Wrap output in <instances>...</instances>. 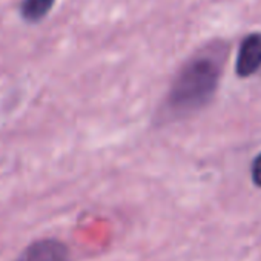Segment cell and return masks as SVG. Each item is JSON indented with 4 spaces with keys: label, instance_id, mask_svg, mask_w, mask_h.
Listing matches in <instances>:
<instances>
[{
    "label": "cell",
    "instance_id": "5",
    "mask_svg": "<svg viewBox=\"0 0 261 261\" xmlns=\"http://www.w3.org/2000/svg\"><path fill=\"white\" fill-rule=\"evenodd\" d=\"M250 178L256 188H261V152L253 159L250 166Z\"/></svg>",
    "mask_w": 261,
    "mask_h": 261
},
{
    "label": "cell",
    "instance_id": "1",
    "mask_svg": "<svg viewBox=\"0 0 261 261\" xmlns=\"http://www.w3.org/2000/svg\"><path fill=\"white\" fill-rule=\"evenodd\" d=\"M223 72V51H200L174 77L162 114L166 120H183L204 109L215 97Z\"/></svg>",
    "mask_w": 261,
    "mask_h": 261
},
{
    "label": "cell",
    "instance_id": "2",
    "mask_svg": "<svg viewBox=\"0 0 261 261\" xmlns=\"http://www.w3.org/2000/svg\"><path fill=\"white\" fill-rule=\"evenodd\" d=\"M261 68V31L247 34L240 43L237 59H235V72L240 79L252 77Z\"/></svg>",
    "mask_w": 261,
    "mask_h": 261
},
{
    "label": "cell",
    "instance_id": "3",
    "mask_svg": "<svg viewBox=\"0 0 261 261\" xmlns=\"http://www.w3.org/2000/svg\"><path fill=\"white\" fill-rule=\"evenodd\" d=\"M16 261H72L68 246L59 240L46 238L31 243Z\"/></svg>",
    "mask_w": 261,
    "mask_h": 261
},
{
    "label": "cell",
    "instance_id": "4",
    "mask_svg": "<svg viewBox=\"0 0 261 261\" xmlns=\"http://www.w3.org/2000/svg\"><path fill=\"white\" fill-rule=\"evenodd\" d=\"M56 5V0H22L20 14L30 23L43 20Z\"/></svg>",
    "mask_w": 261,
    "mask_h": 261
}]
</instances>
